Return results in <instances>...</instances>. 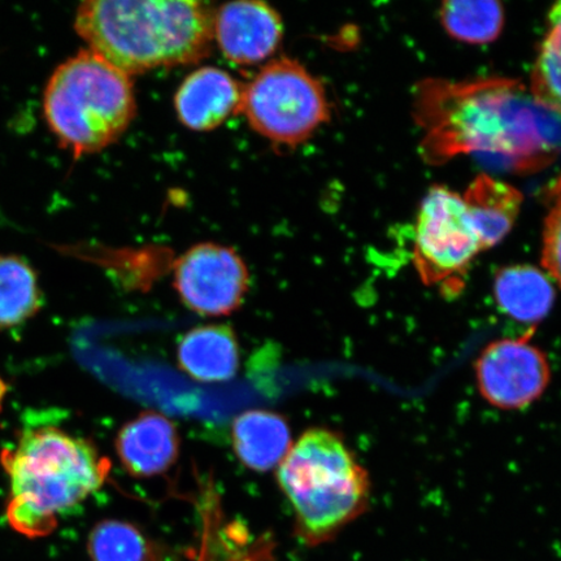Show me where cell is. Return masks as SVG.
<instances>
[{"instance_id": "cell-11", "label": "cell", "mask_w": 561, "mask_h": 561, "mask_svg": "<svg viewBox=\"0 0 561 561\" xmlns=\"http://www.w3.org/2000/svg\"><path fill=\"white\" fill-rule=\"evenodd\" d=\"M243 87L226 70L203 67L187 76L175 94L174 107L188 129L207 131L241 110Z\"/></svg>"}, {"instance_id": "cell-18", "label": "cell", "mask_w": 561, "mask_h": 561, "mask_svg": "<svg viewBox=\"0 0 561 561\" xmlns=\"http://www.w3.org/2000/svg\"><path fill=\"white\" fill-rule=\"evenodd\" d=\"M531 93L543 107L561 115V2L550 11L549 31L533 68Z\"/></svg>"}, {"instance_id": "cell-20", "label": "cell", "mask_w": 561, "mask_h": 561, "mask_svg": "<svg viewBox=\"0 0 561 561\" xmlns=\"http://www.w3.org/2000/svg\"><path fill=\"white\" fill-rule=\"evenodd\" d=\"M542 264L549 276L561 287V198L546 217Z\"/></svg>"}, {"instance_id": "cell-10", "label": "cell", "mask_w": 561, "mask_h": 561, "mask_svg": "<svg viewBox=\"0 0 561 561\" xmlns=\"http://www.w3.org/2000/svg\"><path fill=\"white\" fill-rule=\"evenodd\" d=\"M115 446L126 473L151 479L179 460L181 438L172 420L157 411H145L122 427Z\"/></svg>"}, {"instance_id": "cell-8", "label": "cell", "mask_w": 561, "mask_h": 561, "mask_svg": "<svg viewBox=\"0 0 561 561\" xmlns=\"http://www.w3.org/2000/svg\"><path fill=\"white\" fill-rule=\"evenodd\" d=\"M536 328L518 339L491 342L474 363L477 386L488 403L523 410L541 398L550 383V362L531 342Z\"/></svg>"}, {"instance_id": "cell-14", "label": "cell", "mask_w": 561, "mask_h": 561, "mask_svg": "<svg viewBox=\"0 0 561 561\" xmlns=\"http://www.w3.org/2000/svg\"><path fill=\"white\" fill-rule=\"evenodd\" d=\"M461 196L483 250L493 248L510 233L523 202L517 188L489 175L477 178Z\"/></svg>"}, {"instance_id": "cell-7", "label": "cell", "mask_w": 561, "mask_h": 561, "mask_svg": "<svg viewBox=\"0 0 561 561\" xmlns=\"http://www.w3.org/2000/svg\"><path fill=\"white\" fill-rule=\"evenodd\" d=\"M173 272L182 304L205 318L233 313L249 293L248 265L227 245L196 244L179 257Z\"/></svg>"}, {"instance_id": "cell-17", "label": "cell", "mask_w": 561, "mask_h": 561, "mask_svg": "<svg viewBox=\"0 0 561 561\" xmlns=\"http://www.w3.org/2000/svg\"><path fill=\"white\" fill-rule=\"evenodd\" d=\"M439 18L453 38L473 45L495 41L504 25L503 7L493 0H453L442 4Z\"/></svg>"}, {"instance_id": "cell-16", "label": "cell", "mask_w": 561, "mask_h": 561, "mask_svg": "<svg viewBox=\"0 0 561 561\" xmlns=\"http://www.w3.org/2000/svg\"><path fill=\"white\" fill-rule=\"evenodd\" d=\"M42 307L37 273L18 255H0V331L23 324Z\"/></svg>"}, {"instance_id": "cell-6", "label": "cell", "mask_w": 561, "mask_h": 561, "mask_svg": "<svg viewBox=\"0 0 561 561\" xmlns=\"http://www.w3.org/2000/svg\"><path fill=\"white\" fill-rule=\"evenodd\" d=\"M483 251L465 199L446 187L427 192L419 210L413 262L426 285L450 286Z\"/></svg>"}, {"instance_id": "cell-9", "label": "cell", "mask_w": 561, "mask_h": 561, "mask_svg": "<svg viewBox=\"0 0 561 561\" xmlns=\"http://www.w3.org/2000/svg\"><path fill=\"white\" fill-rule=\"evenodd\" d=\"M284 26L276 10L264 2H233L214 13V39L228 60L254 66L277 50Z\"/></svg>"}, {"instance_id": "cell-2", "label": "cell", "mask_w": 561, "mask_h": 561, "mask_svg": "<svg viewBox=\"0 0 561 561\" xmlns=\"http://www.w3.org/2000/svg\"><path fill=\"white\" fill-rule=\"evenodd\" d=\"M0 462L10 480L7 522L32 539L50 536L58 517L100 490L111 471L93 442L55 426L21 433Z\"/></svg>"}, {"instance_id": "cell-5", "label": "cell", "mask_w": 561, "mask_h": 561, "mask_svg": "<svg viewBox=\"0 0 561 561\" xmlns=\"http://www.w3.org/2000/svg\"><path fill=\"white\" fill-rule=\"evenodd\" d=\"M241 114L272 142H305L331 117L327 91L300 62L280 58L243 87Z\"/></svg>"}, {"instance_id": "cell-15", "label": "cell", "mask_w": 561, "mask_h": 561, "mask_svg": "<svg viewBox=\"0 0 561 561\" xmlns=\"http://www.w3.org/2000/svg\"><path fill=\"white\" fill-rule=\"evenodd\" d=\"M494 297L511 319L537 324L550 313L556 289L549 276L536 266L511 265L496 273Z\"/></svg>"}, {"instance_id": "cell-19", "label": "cell", "mask_w": 561, "mask_h": 561, "mask_svg": "<svg viewBox=\"0 0 561 561\" xmlns=\"http://www.w3.org/2000/svg\"><path fill=\"white\" fill-rule=\"evenodd\" d=\"M91 561H146L149 542L136 525L122 520H103L88 539Z\"/></svg>"}, {"instance_id": "cell-12", "label": "cell", "mask_w": 561, "mask_h": 561, "mask_svg": "<svg viewBox=\"0 0 561 561\" xmlns=\"http://www.w3.org/2000/svg\"><path fill=\"white\" fill-rule=\"evenodd\" d=\"M240 362V343L229 325L196 327L182 336L179 343V367L195 381H230L238 374Z\"/></svg>"}, {"instance_id": "cell-4", "label": "cell", "mask_w": 561, "mask_h": 561, "mask_svg": "<svg viewBox=\"0 0 561 561\" xmlns=\"http://www.w3.org/2000/svg\"><path fill=\"white\" fill-rule=\"evenodd\" d=\"M136 108L130 76L88 48L54 70L42 100L48 129L75 157L115 144Z\"/></svg>"}, {"instance_id": "cell-3", "label": "cell", "mask_w": 561, "mask_h": 561, "mask_svg": "<svg viewBox=\"0 0 561 561\" xmlns=\"http://www.w3.org/2000/svg\"><path fill=\"white\" fill-rule=\"evenodd\" d=\"M301 541H331L368 510L370 479L345 438L327 427L301 434L277 467Z\"/></svg>"}, {"instance_id": "cell-13", "label": "cell", "mask_w": 561, "mask_h": 561, "mask_svg": "<svg viewBox=\"0 0 561 561\" xmlns=\"http://www.w3.org/2000/svg\"><path fill=\"white\" fill-rule=\"evenodd\" d=\"M231 444L245 468L270 472L283 462L293 447L290 426L277 412L245 411L231 424Z\"/></svg>"}, {"instance_id": "cell-1", "label": "cell", "mask_w": 561, "mask_h": 561, "mask_svg": "<svg viewBox=\"0 0 561 561\" xmlns=\"http://www.w3.org/2000/svg\"><path fill=\"white\" fill-rule=\"evenodd\" d=\"M214 13L193 0H89L75 30L126 75L198 62L213 51Z\"/></svg>"}]
</instances>
